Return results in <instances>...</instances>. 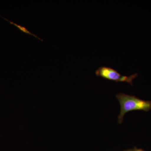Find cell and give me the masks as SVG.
<instances>
[{
	"label": "cell",
	"mask_w": 151,
	"mask_h": 151,
	"mask_svg": "<svg viewBox=\"0 0 151 151\" xmlns=\"http://www.w3.org/2000/svg\"><path fill=\"white\" fill-rule=\"evenodd\" d=\"M131 151V150H128V151Z\"/></svg>",
	"instance_id": "5"
},
{
	"label": "cell",
	"mask_w": 151,
	"mask_h": 151,
	"mask_svg": "<svg viewBox=\"0 0 151 151\" xmlns=\"http://www.w3.org/2000/svg\"><path fill=\"white\" fill-rule=\"evenodd\" d=\"M135 151H144L142 150H136Z\"/></svg>",
	"instance_id": "4"
},
{
	"label": "cell",
	"mask_w": 151,
	"mask_h": 151,
	"mask_svg": "<svg viewBox=\"0 0 151 151\" xmlns=\"http://www.w3.org/2000/svg\"><path fill=\"white\" fill-rule=\"evenodd\" d=\"M3 18L4 19H5L8 22H9L11 24L14 25V26L16 27H17L22 32L24 33L27 34L32 36H34V37L38 39L39 40L41 41H43V40H42L40 38L38 37L36 35H35L34 34H33L31 32H29V31L26 28L24 27L21 26L17 24L14 23L13 22L10 21L7 19H6L4 18Z\"/></svg>",
	"instance_id": "3"
},
{
	"label": "cell",
	"mask_w": 151,
	"mask_h": 151,
	"mask_svg": "<svg viewBox=\"0 0 151 151\" xmlns=\"http://www.w3.org/2000/svg\"><path fill=\"white\" fill-rule=\"evenodd\" d=\"M121 105V112L118 117V122L122 124L124 116L128 112L133 111L148 112L151 110V101H145L135 96L119 93L116 96Z\"/></svg>",
	"instance_id": "1"
},
{
	"label": "cell",
	"mask_w": 151,
	"mask_h": 151,
	"mask_svg": "<svg viewBox=\"0 0 151 151\" xmlns=\"http://www.w3.org/2000/svg\"><path fill=\"white\" fill-rule=\"evenodd\" d=\"M97 76H100L107 80L116 82H126L133 85V81L138 76V73L127 76L122 75L112 68L102 66L99 67L95 71Z\"/></svg>",
	"instance_id": "2"
}]
</instances>
